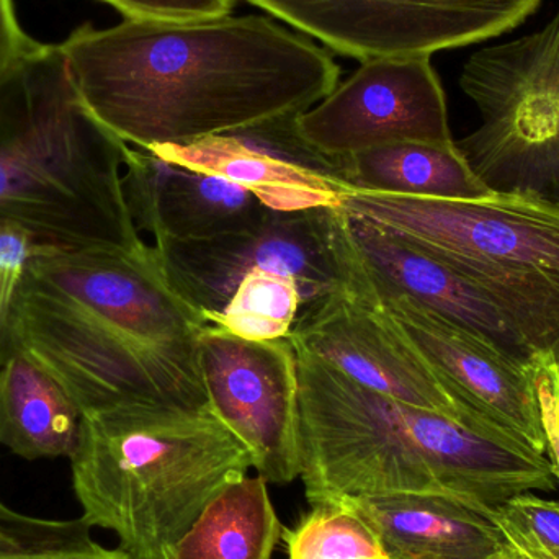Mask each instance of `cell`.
Masks as SVG:
<instances>
[{
  "label": "cell",
  "mask_w": 559,
  "mask_h": 559,
  "mask_svg": "<svg viewBox=\"0 0 559 559\" xmlns=\"http://www.w3.org/2000/svg\"><path fill=\"white\" fill-rule=\"evenodd\" d=\"M59 46L85 107L140 150L305 114L341 78L328 49L267 15L85 23Z\"/></svg>",
  "instance_id": "obj_1"
},
{
  "label": "cell",
  "mask_w": 559,
  "mask_h": 559,
  "mask_svg": "<svg viewBox=\"0 0 559 559\" xmlns=\"http://www.w3.org/2000/svg\"><path fill=\"white\" fill-rule=\"evenodd\" d=\"M209 324L153 245L48 246L26 271L12 335L84 414L136 403L200 409L210 406L200 367Z\"/></svg>",
  "instance_id": "obj_2"
},
{
  "label": "cell",
  "mask_w": 559,
  "mask_h": 559,
  "mask_svg": "<svg viewBox=\"0 0 559 559\" xmlns=\"http://www.w3.org/2000/svg\"><path fill=\"white\" fill-rule=\"evenodd\" d=\"M295 352L299 478L311 508L433 492L495 509L515 496L557 488L550 456L527 443L407 406Z\"/></svg>",
  "instance_id": "obj_3"
},
{
  "label": "cell",
  "mask_w": 559,
  "mask_h": 559,
  "mask_svg": "<svg viewBox=\"0 0 559 559\" xmlns=\"http://www.w3.org/2000/svg\"><path fill=\"white\" fill-rule=\"evenodd\" d=\"M118 140L91 114L59 45L0 75V219L62 249H140Z\"/></svg>",
  "instance_id": "obj_4"
},
{
  "label": "cell",
  "mask_w": 559,
  "mask_h": 559,
  "mask_svg": "<svg viewBox=\"0 0 559 559\" xmlns=\"http://www.w3.org/2000/svg\"><path fill=\"white\" fill-rule=\"evenodd\" d=\"M69 462L81 518L133 559H167L206 504L254 468L212 406L159 403L84 414Z\"/></svg>",
  "instance_id": "obj_5"
},
{
  "label": "cell",
  "mask_w": 559,
  "mask_h": 559,
  "mask_svg": "<svg viewBox=\"0 0 559 559\" xmlns=\"http://www.w3.org/2000/svg\"><path fill=\"white\" fill-rule=\"evenodd\" d=\"M338 209L442 262L485 293L538 357H559V205L348 193Z\"/></svg>",
  "instance_id": "obj_6"
},
{
  "label": "cell",
  "mask_w": 559,
  "mask_h": 559,
  "mask_svg": "<svg viewBox=\"0 0 559 559\" xmlns=\"http://www.w3.org/2000/svg\"><path fill=\"white\" fill-rule=\"evenodd\" d=\"M460 87L481 117L456 141L476 176L559 205V9L537 32L473 52Z\"/></svg>",
  "instance_id": "obj_7"
},
{
  "label": "cell",
  "mask_w": 559,
  "mask_h": 559,
  "mask_svg": "<svg viewBox=\"0 0 559 559\" xmlns=\"http://www.w3.org/2000/svg\"><path fill=\"white\" fill-rule=\"evenodd\" d=\"M358 61L429 56L506 35L544 0H245Z\"/></svg>",
  "instance_id": "obj_8"
},
{
  "label": "cell",
  "mask_w": 559,
  "mask_h": 559,
  "mask_svg": "<svg viewBox=\"0 0 559 559\" xmlns=\"http://www.w3.org/2000/svg\"><path fill=\"white\" fill-rule=\"evenodd\" d=\"M342 219L341 209L274 212L255 231L153 246L173 285L203 316L222 311L241 280L254 271L295 278L306 306L344 283Z\"/></svg>",
  "instance_id": "obj_9"
},
{
  "label": "cell",
  "mask_w": 559,
  "mask_h": 559,
  "mask_svg": "<svg viewBox=\"0 0 559 559\" xmlns=\"http://www.w3.org/2000/svg\"><path fill=\"white\" fill-rule=\"evenodd\" d=\"M344 259L348 272L466 407L495 429L548 455L537 396V365L511 357L481 335L381 285L352 242L347 216Z\"/></svg>",
  "instance_id": "obj_10"
},
{
  "label": "cell",
  "mask_w": 559,
  "mask_h": 559,
  "mask_svg": "<svg viewBox=\"0 0 559 559\" xmlns=\"http://www.w3.org/2000/svg\"><path fill=\"white\" fill-rule=\"evenodd\" d=\"M344 275L341 288L302 306L288 334L295 350L312 355L355 383L407 406L495 429L456 397L348 272L345 259Z\"/></svg>",
  "instance_id": "obj_11"
},
{
  "label": "cell",
  "mask_w": 559,
  "mask_h": 559,
  "mask_svg": "<svg viewBox=\"0 0 559 559\" xmlns=\"http://www.w3.org/2000/svg\"><path fill=\"white\" fill-rule=\"evenodd\" d=\"M200 367L213 413L251 450L269 485L299 478L298 365L289 337L246 341L209 324Z\"/></svg>",
  "instance_id": "obj_12"
},
{
  "label": "cell",
  "mask_w": 559,
  "mask_h": 559,
  "mask_svg": "<svg viewBox=\"0 0 559 559\" xmlns=\"http://www.w3.org/2000/svg\"><path fill=\"white\" fill-rule=\"evenodd\" d=\"M321 153L352 156L396 143H450L445 92L429 56L380 58L296 118Z\"/></svg>",
  "instance_id": "obj_13"
},
{
  "label": "cell",
  "mask_w": 559,
  "mask_h": 559,
  "mask_svg": "<svg viewBox=\"0 0 559 559\" xmlns=\"http://www.w3.org/2000/svg\"><path fill=\"white\" fill-rule=\"evenodd\" d=\"M298 115L189 144L147 147L160 159L228 179L274 212L338 209L354 193L345 156L312 147L296 128Z\"/></svg>",
  "instance_id": "obj_14"
},
{
  "label": "cell",
  "mask_w": 559,
  "mask_h": 559,
  "mask_svg": "<svg viewBox=\"0 0 559 559\" xmlns=\"http://www.w3.org/2000/svg\"><path fill=\"white\" fill-rule=\"evenodd\" d=\"M123 189L138 231L147 233L154 242L210 241L251 233L274 213L245 187L128 144Z\"/></svg>",
  "instance_id": "obj_15"
},
{
  "label": "cell",
  "mask_w": 559,
  "mask_h": 559,
  "mask_svg": "<svg viewBox=\"0 0 559 559\" xmlns=\"http://www.w3.org/2000/svg\"><path fill=\"white\" fill-rule=\"evenodd\" d=\"M345 216L352 242L381 285L481 335L511 357L537 365L540 357L495 302L468 280L397 236L347 213Z\"/></svg>",
  "instance_id": "obj_16"
},
{
  "label": "cell",
  "mask_w": 559,
  "mask_h": 559,
  "mask_svg": "<svg viewBox=\"0 0 559 559\" xmlns=\"http://www.w3.org/2000/svg\"><path fill=\"white\" fill-rule=\"evenodd\" d=\"M338 501L373 528L386 559H509L492 509L465 499L400 492Z\"/></svg>",
  "instance_id": "obj_17"
},
{
  "label": "cell",
  "mask_w": 559,
  "mask_h": 559,
  "mask_svg": "<svg viewBox=\"0 0 559 559\" xmlns=\"http://www.w3.org/2000/svg\"><path fill=\"white\" fill-rule=\"evenodd\" d=\"M84 413L32 358L15 352L0 367V447L26 462L68 459L81 439Z\"/></svg>",
  "instance_id": "obj_18"
},
{
  "label": "cell",
  "mask_w": 559,
  "mask_h": 559,
  "mask_svg": "<svg viewBox=\"0 0 559 559\" xmlns=\"http://www.w3.org/2000/svg\"><path fill=\"white\" fill-rule=\"evenodd\" d=\"M345 180L354 192L383 195L475 200L495 193L469 167L456 141H409L345 156Z\"/></svg>",
  "instance_id": "obj_19"
},
{
  "label": "cell",
  "mask_w": 559,
  "mask_h": 559,
  "mask_svg": "<svg viewBox=\"0 0 559 559\" xmlns=\"http://www.w3.org/2000/svg\"><path fill=\"white\" fill-rule=\"evenodd\" d=\"M262 476H246L215 496L167 559H272L283 534Z\"/></svg>",
  "instance_id": "obj_20"
},
{
  "label": "cell",
  "mask_w": 559,
  "mask_h": 559,
  "mask_svg": "<svg viewBox=\"0 0 559 559\" xmlns=\"http://www.w3.org/2000/svg\"><path fill=\"white\" fill-rule=\"evenodd\" d=\"M298 282L289 275L254 271L239 283L222 311L206 314L210 324L246 341L288 337L301 311Z\"/></svg>",
  "instance_id": "obj_21"
},
{
  "label": "cell",
  "mask_w": 559,
  "mask_h": 559,
  "mask_svg": "<svg viewBox=\"0 0 559 559\" xmlns=\"http://www.w3.org/2000/svg\"><path fill=\"white\" fill-rule=\"evenodd\" d=\"M282 540L286 559H386L373 528L342 501L312 506Z\"/></svg>",
  "instance_id": "obj_22"
},
{
  "label": "cell",
  "mask_w": 559,
  "mask_h": 559,
  "mask_svg": "<svg viewBox=\"0 0 559 559\" xmlns=\"http://www.w3.org/2000/svg\"><path fill=\"white\" fill-rule=\"evenodd\" d=\"M0 559H133L120 548H105L84 519L49 521L3 509Z\"/></svg>",
  "instance_id": "obj_23"
},
{
  "label": "cell",
  "mask_w": 559,
  "mask_h": 559,
  "mask_svg": "<svg viewBox=\"0 0 559 559\" xmlns=\"http://www.w3.org/2000/svg\"><path fill=\"white\" fill-rule=\"evenodd\" d=\"M46 248L28 229L0 219V367L15 354L12 322L26 271Z\"/></svg>",
  "instance_id": "obj_24"
},
{
  "label": "cell",
  "mask_w": 559,
  "mask_h": 559,
  "mask_svg": "<svg viewBox=\"0 0 559 559\" xmlns=\"http://www.w3.org/2000/svg\"><path fill=\"white\" fill-rule=\"evenodd\" d=\"M502 532L515 535L548 559H559V502L535 496H515L492 509Z\"/></svg>",
  "instance_id": "obj_25"
},
{
  "label": "cell",
  "mask_w": 559,
  "mask_h": 559,
  "mask_svg": "<svg viewBox=\"0 0 559 559\" xmlns=\"http://www.w3.org/2000/svg\"><path fill=\"white\" fill-rule=\"evenodd\" d=\"M124 19L203 20L231 15L236 0H104Z\"/></svg>",
  "instance_id": "obj_26"
},
{
  "label": "cell",
  "mask_w": 559,
  "mask_h": 559,
  "mask_svg": "<svg viewBox=\"0 0 559 559\" xmlns=\"http://www.w3.org/2000/svg\"><path fill=\"white\" fill-rule=\"evenodd\" d=\"M551 358L537 364V396L540 404L542 423L548 442V456L554 462L559 479V407L557 388L550 370Z\"/></svg>",
  "instance_id": "obj_27"
},
{
  "label": "cell",
  "mask_w": 559,
  "mask_h": 559,
  "mask_svg": "<svg viewBox=\"0 0 559 559\" xmlns=\"http://www.w3.org/2000/svg\"><path fill=\"white\" fill-rule=\"evenodd\" d=\"M38 45L20 25L13 0H0V75Z\"/></svg>",
  "instance_id": "obj_28"
},
{
  "label": "cell",
  "mask_w": 559,
  "mask_h": 559,
  "mask_svg": "<svg viewBox=\"0 0 559 559\" xmlns=\"http://www.w3.org/2000/svg\"><path fill=\"white\" fill-rule=\"evenodd\" d=\"M502 534H504L506 542H508L509 559H548L542 557L540 554H537L534 548L528 547L525 542H522L515 535L508 534V532H502Z\"/></svg>",
  "instance_id": "obj_29"
},
{
  "label": "cell",
  "mask_w": 559,
  "mask_h": 559,
  "mask_svg": "<svg viewBox=\"0 0 559 559\" xmlns=\"http://www.w3.org/2000/svg\"><path fill=\"white\" fill-rule=\"evenodd\" d=\"M3 509H5V506H3L2 502H0V524H2Z\"/></svg>",
  "instance_id": "obj_30"
}]
</instances>
